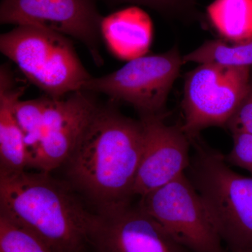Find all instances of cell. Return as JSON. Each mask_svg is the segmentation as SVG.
Returning a JSON list of instances; mask_svg holds the SVG:
<instances>
[{"label": "cell", "mask_w": 252, "mask_h": 252, "mask_svg": "<svg viewBox=\"0 0 252 252\" xmlns=\"http://www.w3.org/2000/svg\"><path fill=\"white\" fill-rule=\"evenodd\" d=\"M140 120L98 106L67 163L74 189L97 210L130 203L144 145Z\"/></svg>", "instance_id": "1"}, {"label": "cell", "mask_w": 252, "mask_h": 252, "mask_svg": "<svg viewBox=\"0 0 252 252\" xmlns=\"http://www.w3.org/2000/svg\"><path fill=\"white\" fill-rule=\"evenodd\" d=\"M0 215L34 233L54 252H89L94 214L69 186L48 172L0 170Z\"/></svg>", "instance_id": "2"}, {"label": "cell", "mask_w": 252, "mask_h": 252, "mask_svg": "<svg viewBox=\"0 0 252 252\" xmlns=\"http://www.w3.org/2000/svg\"><path fill=\"white\" fill-rule=\"evenodd\" d=\"M190 140L194 154L186 175L222 243L228 252H252V177L231 170L225 155L200 135Z\"/></svg>", "instance_id": "3"}, {"label": "cell", "mask_w": 252, "mask_h": 252, "mask_svg": "<svg viewBox=\"0 0 252 252\" xmlns=\"http://www.w3.org/2000/svg\"><path fill=\"white\" fill-rule=\"evenodd\" d=\"M0 51L16 63L28 80L51 98L61 99L84 91L92 78L71 41L56 32L18 26L1 34Z\"/></svg>", "instance_id": "4"}, {"label": "cell", "mask_w": 252, "mask_h": 252, "mask_svg": "<svg viewBox=\"0 0 252 252\" xmlns=\"http://www.w3.org/2000/svg\"><path fill=\"white\" fill-rule=\"evenodd\" d=\"M183 64L175 46L163 54L131 60L103 77H92L84 91L101 93L115 102L130 104L140 117L168 116L167 97Z\"/></svg>", "instance_id": "5"}, {"label": "cell", "mask_w": 252, "mask_h": 252, "mask_svg": "<svg viewBox=\"0 0 252 252\" xmlns=\"http://www.w3.org/2000/svg\"><path fill=\"white\" fill-rule=\"evenodd\" d=\"M251 72L252 67L203 63L187 73L181 126L189 138L207 127H226L248 91Z\"/></svg>", "instance_id": "6"}, {"label": "cell", "mask_w": 252, "mask_h": 252, "mask_svg": "<svg viewBox=\"0 0 252 252\" xmlns=\"http://www.w3.org/2000/svg\"><path fill=\"white\" fill-rule=\"evenodd\" d=\"M138 205L193 252H228L187 175L141 197Z\"/></svg>", "instance_id": "7"}, {"label": "cell", "mask_w": 252, "mask_h": 252, "mask_svg": "<svg viewBox=\"0 0 252 252\" xmlns=\"http://www.w3.org/2000/svg\"><path fill=\"white\" fill-rule=\"evenodd\" d=\"M87 238L89 252H193L131 203L97 210Z\"/></svg>", "instance_id": "8"}, {"label": "cell", "mask_w": 252, "mask_h": 252, "mask_svg": "<svg viewBox=\"0 0 252 252\" xmlns=\"http://www.w3.org/2000/svg\"><path fill=\"white\" fill-rule=\"evenodd\" d=\"M102 18L91 0H3L1 24L30 26L75 38L85 44L97 65Z\"/></svg>", "instance_id": "9"}, {"label": "cell", "mask_w": 252, "mask_h": 252, "mask_svg": "<svg viewBox=\"0 0 252 252\" xmlns=\"http://www.w3.org/2000/svg\"><path fill=\"white\" fill-rule=\"evenodd\" d=\"M167 117H140L144 145L133 187L140 198L184 175L190 165V138L181 124L167 125Z\"/></svg>", "instance_id": "10"}, {"label": "cell", "mask_w": 252, "mask_h": 252, "mask_svg": "<svg viewBox=\"0 0 252 252\" xmlns=\"http://www.w3.org/2000/svg\"><path fill=\"white\" fill-rule=\"evenodd\" d=\"M87 92L47 96L42 140L29 167L49 173L66 163L98 107Z\"/></svg>", "instance_id": "11"}, {"label": "cell", "mask_w": 252, "mask_h": 252, "mask_svg": "<svg viewBox=\"0 0 252 252\" xmlns=\"http://www.w3.org/2000/svg\"><path fill=\"white\" fill-rule=\"evenodd\" d=\"M101 35L113 55L130 61L148 53L154 37L153 23L143 10L130 6L102 18Z\"/></svg>", "instance_id": "12"}, {"label": "cell", "mask_w": 252, "mask_h": 252, "mask_svg": "<svg viewBox=\"0 0 252 252\" xmlns=\"http://www.w3.org/2000/svg\"><path fill=\"white\" fill-rule=\"evenodd\" d=\"M11 72L0 70V170L21 172L28 165L27 148L14 113L25 87H15Z\"/></svg>", "instance_id": "13"}, {"label": "cell", "mask_w": 252, "mask_h": 252, "mask_svg": "<svg viewBox=\"0 0 252 252\" xmlns=\"http://www.w3.org/2000/svg\"><path fill=\"white\" fill-rule=\"evenodd\" d=\"M206 14L220 39L237 42L252 37V0H214Z\"/></svg>", "instance_id": "14"}, {"label": "cell", "mask_w": 252, "mask_h": 252, "mask_svg": "<svg viewBox=\"0 0 252 252\" xmlns=\"http://www.w3.org/2000/svg\"><path fill=\"white\" fill-rule=\"evenodd\" d=\"M184 63H217L233 67H252V37L237 42L222 39L205 41L183 57Z\"/></svg>", "instance_id": "15"}, {"label": "cell", "mask_w": 252, "mask_h": 252, "mask_svg": "<svg viewBox=\"0 0 252 252\" xmlns=\"http://www.w3.org/2000/svg\"><path fill=\"white\" fill-rule=\"evenodd\" d=\"M46 102L47 97L27 101L19 99L15 104V115L27 148L28 167L31 165L42 140Z\"/></svg>", "instance_id": "16"}, {"label": "cell", "mask_w": 252, "mask_h": 252, "mask_svg": "<svg viewBox=\"0 0 252 252\" xmlns=\"http://www.w3.org/2000/svg\"><path fill=\"white\" fill-rule=\"evenodd\" d=\"M0 252H54L40 238L0 215Z\"/></svg>", "instance_id": "17"}, {"label": "cell", "mask_w": 252, "mask_h": 252, "mask_svg": "<svg viewBox=\"0 0 252 252\" xmlns=\"http://www.w3.org/2000/svg\"><path fill=\"white\" fill-rule=\"evenodd\" d=\"M149 6L171 18H187L195 14L196 0H119Z\"/></svg>", "instance_id": "18"}, {"label": "cell", "mask_w": 252, "mask_h": 252, "mask_svg": "<svg viewBox=\"0 0 252 252\" xmlns=\"http://www.w3.org/2000/svg\"><path fill=\"white\" fill-rule=\"evenodd\" d=\"M233 147L225 156L228 164L241 167L252 175V135L245 132H234Z\"/></svg>", "instance_id": "19"}, {"label": "cell", "mask_w": 252, "mask_h": 252, "mask_svg": "<svg viewBox=\"0 0 252 252\" xmlns=\"http://www.w3.org/2000/svg\"><path fill=\"white\" fill-rule=\"evenodd\" d=\"M225 128L231 134L245 132L252 135V67L248 91Z\"/></svg>", "instance_id": "20"}]
</instances>
